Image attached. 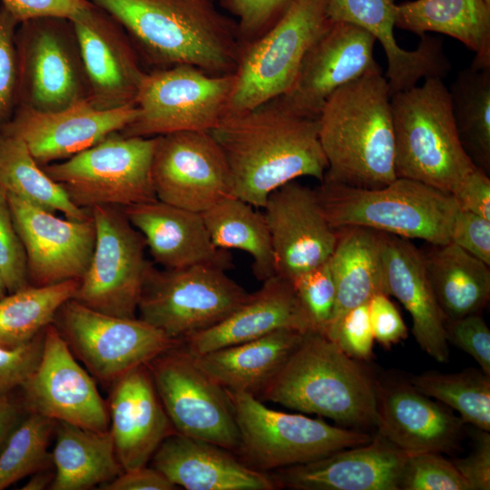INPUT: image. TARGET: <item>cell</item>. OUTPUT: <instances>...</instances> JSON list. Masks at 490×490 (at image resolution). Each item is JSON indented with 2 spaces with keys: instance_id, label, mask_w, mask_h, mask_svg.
<instances>
[{
  "instance_id": "obj_19",
  "label": "cell",
  "mask_w": 490,
  "mask_h": 490,
  "mask_svg": "<svg viewBox=\"0 0 490 490\" xmlns=\"http://www.w3.org/2000/svg\"><path fill=\"white\" fill-rule=\"evenodd\" d=\"M376 42L370 33L356 24L333 22L310 46L293 84L280 100L299 115L318 118L338 88L382 70L374 58Z\"/></svg>"
},
{
  "instance_id": "obj_31",
  "label": "cell",
  "mask_w": 490,
  "mask_h": 490,
  "mask_svg": "<svg viewBox=\"0 0 490 490\" xmlns=\"http://www.w3.org/2000/svg\"><path fill=\"white\" fill-rule=\"evenodd\" d=\"M337 230L336 246L328 260L336 288V303L327 331L345 313L368 303L376 294L389 296L379 231L358 226Z\"/></svg>"
},
{
  "instance_id": "obj_44",
  "label": "cell",
  "mask_w": 490,
  "mask_h": 490,
  "mask_svg": "<svg viewBox=\"0 0 490 490\" xmlns=\"http://www.w3.org/2000/svg\"><path fill=\"white\" fill-rule=\"evenodd\" d=\"M0 273L8 293L30 286L26 254L15 229L7 196L0 188Z\"/></svg>"
},
{
  "instance_id": "obj_11",
  "label": "cell",
  "mask_w": 490,
  "mask_h": 490,
  "mask_svg": "<svg viewBox=\"0 0 490 490\" xmlns=\"http://www.w3.org/2000/svg\"><path fill=\"white\" fill-rule=\"evenodd\" d=\"M53 323L76 359L109 388L132 369L182 344L140 318L102 313L74 299L58 309Z\"/></svg>"
},
{
  "instance_id": "obj_29",
  "label": "cell",
  "mask_w": 490,
  "mask_h": 490,
  "mask_svg": "<svg viewBox=\"0 0 490 490\" xmlns=\"http://www.w3.org/2000/svg\"><path fill=\"white\" fill-rule=\"evenodd\" d=\"M132 225L144 238L154 261L164 269L197 264L231 267L227 250L212 243L201 213L158 199L122 208Z\"/></svg>"
},
{
  "instance_id": "obj_39",
  "label": "cell",
  "mask_w": 490,
  "mask_h": 490,
  "mask_svg": "<svg viewBox=\"0 0 490 490\" xmlns=\"http://www.w3.org/2000/svg\"><path fill=\"white\" fill-rule=\"evenodd\" d=\"M410 383L422 394L456 410L464 423L490 431V376L481 369L427 372L413 377Z\"/></svg>"
},
{
  "instance_id": "obj_36",
  "label": "cell",
  "mask_w": 490,
  "mask_h": 490,
  "mask_svg": "<svg viewBox=\"0 0 490 490\" xmlns=\"http://www.w3.org/2000/svg\"><path fill=\"white\" fill-rule=\"evenodd\" d=\"M0 188L11 194L65 218L91 217L90 210L74 205L63 187L34 160L18 137L0 130Z\"/></svg>"
},
{
  "instance_id": "obj_15",
  "label": "cell",
  "mask_w": 490,
  "mask_h": 490,
  "mask_svg": "<svg viewBox=\"0 0 490 490\" xmlns=\"http://www.w3.org/2000/svg\"><path fill=\"white\" fill-rule=\"evenodd\" d=\"M19 390L25 413L90 430H109L107 403L54 323L44 328L39 363Z\"/></svg>"
},
{
  "instance_id": "obj_21",
  "label": "cell",
  "mask_w": 490,
  "mask_h": 490,
  "mask_svg": "<svg viewBox=\"0 0 490 490\" xmlns=\"http://www.w3.org/2000/svg\"><path fill=\"white\" fill-rule=\"evenodd\" d=\"M68 21L90 86L87 98L101 108L135 104L146 72L120 31V24L93 4Z\"/></svg>"
},
{
  "instance_id": "obj_9",
  "label": "cell",
  "mask_w": 490,
  "mask_h": 490,
  "mask_svg": "<svg viewBox=\"0 0 490 490\" xmlns=\"http://www.w3.org/2000/svg\"><path fill=\"white\" fill-rule=\"evenodd\" d=\"M214 264L158 270L150 265L137 311L172 339L183 341L230 316L250 296Z\"/></svg>"
},
{
  "instance_id": "obj_37",
  "label": "cell",
  "mask_w": 490,
  "mask_h": 490,
  "mask_svg": "<svg viewBox=\"0 0 490 490\" xmlns=\"http://www.w3.org/2000/svg\"><path fill=\"white\" fill-rule=\"evenodd\" d=\"M454 122L473 162L490 170V67L457 74L448 89Z\"/></svg>"
},
{
  "instance_id": "obj_59",
  "label": "cell",
  "mask_w": 490,
  "mask_h": 490,
  "mask_svg": "<svg viewBox=\"0 0 490 490\" xmlns=\"http://www.w3.org/2000/svg\"><path fill=\"white\" fill-rule=\"evenodd\" d=\"M486 4L490 5V0H485Z\"/></svg>"
},
{
  "instance_id": "obj_57",
  "label": "cell",
  "mask_w": 490,
  "mask_h": 490,
  "mask_svg": "<svg viewBox=\"0 0 490 490\" xmlns=\"http://www.w3.org/2000/svg\"><path fill=\"white\" fill-rule=\"evenodd\" d=\"M54 472L44 469L31 475L30 479L21 487L22 490H44L50 488L54 480Z\"/></svg>"
},
{
  "instance_id": "obj_12",
  "label": "cell",
  "mask_w": 490,
  "mask_h": 490,
  "mask_svg": "<svg viewBox=\"0 0 490 490\" xmlns=\"http://www.w3.org/2000/svg\"><path fill=\"white\" fill-rule=\"evenodd\" d=\"M235 75H212L180 64L145 73L135 100L138 115L121 132L157 137L178 132H211L226 114Z\"/></svg>"
},
{
  "instance_id": "obj_26",
  "label": "cell",
  "mask_w": 490,
  "mask_h": 490,
  "mask_svg": "<svg viewBox=\"0 0 490 490\" xmlns=\"http://www.w3.org/2000/svg\"><path fill=\"white\" fill-rule=\"evenodd\" d=\"M233 452L182 436H168L158 446L152 466L173 485L187 490H274L272 475L257 470Z\"/></svg>"
},
{
  "instance_id": "obj_53",
  "label": "cell",
  "mask_w": 490,
  "mask_h": 490,
  "mask_svg": "<svg viewBox=\"0 0 490 490\" xmlns=\"http://www.w3.org/2000/svg\"><path fill=\"white\" fill-rule=\"evenodd\" d=\"M477 429V428H476ZM473 451L452 462L467 483L470 490L490 489V435L477 429Z\"/></svg>"
},
{
  "instance_id": "obj_43",
  "label": "cell",
  "mask_w": 490,
  "mask_h": 490,
  "mask_svg": "<svg viewBox=\"0 0 490 490\" xmlns=\"http://www.w3.org/2000/svg\"><path fill=\"white\" fill-rule=\"evenodd\" d=\"M17 20L0 5V130L11 119L19 97Z\"/></svg>"
},
{
  "instance_id": "obj_1",
  "label": "cell",
  "mask_w": 490,
  "mask_h": 490,
  "mask_svg": "<svg viewBox=\"0 0 490 490\" xmlns=\"http://www.w3.org/2000/svg\"><path fill=\"white\" fill-rule=\"evenodd\" d=\"M210 132L227 161L232 194L255 208L297 178L322 181L328 169L318 118L296 113L279 97L225 114Z\"/></svg>"
},
{
  "instance_id": "obj_2",
  "label": "cell",
  "mask_w": 490,
  "mask_h": 490,
  "mask_svg": "<svg viewBox=\"0 0 490 490\" xmlns=\"http://www.w3.org/2000/svg\"><path fill=\"white\" fill-rule=\"evenodd\" d=\"M114 18L150 63L235 73L241 42L237 23L214 0H88Z\"/></svg>"
},
{
  "instance_id": "obj_54",
  "label": "cell",
  "mask_w": 490,
  "mask_h": 490,
  "mask_svg": "<svg viewBox=\"0 0 490 490\" xmlns=\"http://www.w3.org/2000/svg\"><path fill=\"white\" fill-rule=\"evenodd\" d=\"M486 173L476 167L453 196L460 210L490 220V180Z\"/></svg>"
},
{
  "instance_id": "obj_4",
  "label": "cell",
  "mask_w": 490,
  "mask_h": 490,
  "mask_svg": "<svg viewBox=\"0 0 490 490\" xmlns=\"http://www.w3.org/2000/svg\"><path fill=\"white\" fill-rule=\"evenodd\" d=\"M352 428L377 427L376 378L327 336L313 330L258 396Z\"/></svg>"
},
{
  "instance_id": "obj_6",
  "label": "cell",
  "mask_w": 490,
  "mask_h": 490,
  "mask_svg": "<svg viewBox=\"0 0 490 490\" xmlns=\"http://www.w3.org/2000/svg\"><path fill=\"white\" fill-rule=\"evenodd\" d=\"M315 192L335 229L364 227L434 246L450 242L459 210L452 194L407 178L370 189L322 181Z\"/></svg>"
},
{
  "instance_id": "obj_16",
  "label": "cell",
  "mask_w": 490,
  "mask_h": 490,
  "mask_svg": "<svg viewBox=\"0 0 490 490\" xmlns=\"http://www.w3.org/2000/svg\"><path fill=\"white\" fill-rule=\"evenodd\" d=\"M152 179L159 201L200 213L233 195L227 161L210 132L157 136Z\"/></svg>"
},
{
  "instance_id": "obj_10",
  "label": "cell",
  "mask_w": 490,
  "mask_h": 490,
  "mask_svg": "<svg viewBox=\"0 0 490 490\" xmlns=\"http://www.w3.org/2000/svg\"><path fill=\"white\" fill-rule=\"evenodd\" d=\"M156 137L113 132L61 162L42 166L83 210L131 205L156 200L152 162Z\"/></svg>"
},
{
  "instance_id": "obj_55",
  "label": "cell",
  "mask_w": 490,
  "mask_h": 490,
  "mask_svg": "<svg viewBox=\"0 0 490 490\" xmlns=\"http://www.w3.org/2000/svg\"><path fill=\"white\" fill-rule=\"evenodd\" d=\"M176 488V485L162 473L148 466L122 471L112 481L99 487L103 490H172Z\"/></svg>"
},
{
  "instance_id": "obj_32",
  "label": "cell",
  "mask_w": 490,
  "mask_h": 490,
  "mask_svg": "<svg viewBox=\"0 0 490 490\" xmlns=\"http://www.w3.org/2000/svg\"><path fill=\"white\" fill-rule=\"evenodd\" d=\"M396 26L419 36L436 32L475 53L470 66L490 67V5L485 0H414L397 5Z\"/></svg>"
},
{
  "instance_id": "obj_13",
  "label": "cell",
  "mask_w": 490,
  "mask_h": 490,
  "mask_svg": "<svg viewBox=\"0 0 490 490\" xmlns=\"http://www.w3.org/2000/svg\"><path fill=\"white\" fill-rule=\"evenodd\" d=\"M93 252L74 297L96 311L135 318L140 295L151 265L144 238L117 206H94Z\"/></svg>"
},
{
  "instance_id": "obj_28",
  "label": "cell",
  "mask_w": 490,
  "mask_h": 490,
  "mask_svg": "<svg viewBox=\"0 0 490 490\" xmlns=\"http://www.w3.org/2000/svg\"><path fill=\"white\" fill-rule=\"evenodd\" d=\"M379 234L388 295L397 298L409 312L412 333L419 347L436 361L446 362V319L434 294L423 253L407 239Z\"/></svg>"
},
{
  "instance_id": "obj_17",
  "label": "cell",
  "mask_w": 490,
  "mask_h": 490,
  "mask_svg": "<svg viewBox=\"0 0 490 490\" xmlns=\"http://www.w3.org/2000/svg\"><path fill=\"white\" fill-rule=\"evenodd\" d=\"M6 196L26 254L30 285L79 280L88 268L95 243L92 215L83 220L62 219L21 198Z\"/></svg>"
},
{
  "instance_id": "obj_56",
  "label": "cell",
  "mask_w": 490,
  "mask_h": 490,
  "mask_svg": "<svg viewBox=\"0 0 490 490\" xmlns=\"http://www.w3.org/2000/svg\"><path fill=\"white\" fill-rule=\"evenodd\" d=\"M25 413L19 397L12 394L0 397V450Z\"/></svg>"
},
{
  "instance_id": "obj_5",
  "label": "cell",
  "mask_w": 490,
  "mask_h": 490,
  "mask_svg": "<svg viewBox=\"0 0 490 490\" xmlns=\"http://www.w3.org/2000/svg\"><path fill=\"white\" fill-rule=\"evenodd\" d=\"M397 178L455 195L477 167L459 138L448 88L439 77L390 96Z\"/></svg>"
},
{
  "instance_id": "obj_48",
  "label": "cell",
  "mask_w": 490,
  "mask_h": 490,
  "mask_svg": "<svg viewBox=\"0 0 490 490\" xmlns=\"http://www.w3.org/2000/svg\"><path fill=\"white\" fill-rule=\"evenodd\" d=\"M447 341L469 354L490 376V330L479 313L446 321Z\"/></svg>"
},
{
  "instance_id": "obj_3",
  "label": "cell",
  "mask_w": 490,
  "mask_h": 490,
  "mask_svg": "<svg viewBox=\"0 0 490 490\" xmlns=\"http://www.w3.org/2000/svg\"><path fill=\"white\" fill-rule=\"evenodd\" d=\"M318 126L328 162L322 181L370 189L397 179L390 92L382 70L335 91Z\"/></svg>"
},
{
  "instance_id": "obj_22",
  "label": "cell",
  "mask_w": 490,
  "mask_h": 490,
  "mask_svg": "<svg viewBox=\"0 0 490 490\" xmlns=\"http://www.w3.org/2000/svg\"><path fill=\"white\" fill-rule=\"evenodd\" d=\"M409 455L377 432L371 441L276 470L279 486L295 490H399Z\"/></svg>"
},
{
  "instance_id": "obj_50",
  "label": "cell",
  "mask_w": 490,
  "mask_h": 490,
  "mask_svg": "<svg viewBox=\"0 0 490 490\" xmlns=\"http://www.w3.org/2000/svg\"><path fill=\"white\" fill-rule=\"evenodd\" d=\"M450 242L490 266V220L459 209L452 225Z\"/></svg>"
},
{
  "instance_id": "obj_33",
  "label": "cell",
  "mask_w": 490,
  "mask_h": 490,
  "mask_svg": "<svg viewBox=\"0 0 490 490\" xmlns=\"http://www.w3.org/2000/svg\"><path fill=\"white\" fill-rule=\"evenodd\" d=\"M52 460L54 477L49 489L86 490L101 486L122 471L111 434L57 422Z\"/></svg>"
},
{
  "instance_id": "obj_35",
  "label": "cell",
  "mask_w": 490,
  "mask_h": 490,
  "mask_svg": "<svg viewBox=\"0 0 490 490\" xmlns=\"http://www.w3.org/2000/svg\"><path fill=\"white\" fill-rule=\"evenodd\" d=\"M241 199L229 195L201 212L214 246L240 250L253 260L252 269L259 280L275 274L269 228L263 214Z\"/></svg>"
},
{
  "instance_id": "obj_42",
  "label": "cell",
  "mask_w": 490,
  "mask_h": 490,
  "mask_svg": "<svg viewBox=\"0 0 490 490\" xmlns=\"http://www.w3.org/2000/svg\"><path fill=\"white\" fill-rule=\"evenodd\" d=\"M470 490L453 462L440 453L409 455L399 490Z\"/></svg>"
},
{
  "instance_id": "obj_46",
  "label": "cell",
  "mask_w": 490,
  "mask_h": 490,
  "mask_svg": "<svg viewBox=\"0 0 490 490\" xmlns=\"http://www.w3.org/2000/svg\"><path fill=\"white\" fill-rule=\"evenodd\" d=\"M329 339L348 357L369 360L372 357L374 336L368 315V302L345 313L326 332Z\"/></svg>"
},
{
  "instance_id": "obj_23",
  "label": "cell",
  "mask_w": 490,
  "mask_h": 490,
  "mask_svg": "<svg viewBox=\"0 0 490 490\" xmlns=\"http://www.w3.org/2000/svg\"><path fill=\"white\" fill-rule=\"evenodd\" d=\"M377 432L407 453H451L459 446L464 422L429 399L410 382L376 379Z\"/></svg>"
},
{
  "instance_id": "obj_30",
  "label": "cell",
  "mask_w": 490,
  "mask_h": 490,
  "mask_svg": "<svg viewBox=\"0 0 490 490\" xmlns=\"http://www.w3.org/2000/svg\"><path fill=\"white\" fill-rule=\"evenodd\" d=\"M304 334L281 329L192 358L195 364L223 388L258 397L301 342Z\"/></svg>"
},
{
  "instance_id": "obj_47",
  "label": "cell",
  "mask_w": 490,
  "mask_h": 490,
  "mask_svg": "<svg viewBox=\"0 0 490 490\" xmlns=\"http://www.w3.org/2000/svg\"><path fill=\"white\" fill-rule=\"evenodd\" d=\"M395 0H328V15L332 22L356 24L368 32L389 27L396 19Z\"/></svg>"
},
{
  "instance_id": "obj_58",
  "label": "cell",
  "mask_w": 490,
  "mask_h": 490,
  "mask_svg": "<svg viewBox=\"0 0 490 490\" xmlns=\"http://www.w3.org/2000/svg\"><path fill=\"white\" fill-rule=\"evenodd\" d=\"M8 294V290L5 282L0 273V300Z\"/></svg>"
},
{
  "instance_id": "obj_20",
  "label": "cell",
  "mask_w": 490,
  "mask_h": 490,
  "mask_svg": "<svg viewBox=\"0 0 490 490\" xmlns=\"http://www.w3.org/2000/svg\"><path fill=\"white\" fill-rule=\"evenodd\" d=\"M262 209L276 275L290 281L329 260L338 230L326 219L315 190L291 181L272 191Z\"/></svg>"
},
{
  "instance_id": "obj_7",
  "label": "cell",
  "mask_w": 490,
  "mask_h": 490,
  "mask_svg": "<svg viewBox=\"0 0 490 490\" xmlns=\"http://www.w3.org/2000/svg\"><path fill=\"white\" fill-rule=\"evenodd\" d=\"M226 391L240 434L237 453L245 464L262 472L312 462L372 439L360 430L271 409L250 393Z\"/></svg>"
},
{
  "instance_id": "obj_52",
  "label": "cell",
  "mask_w": 490,
  "mask_h": 490,
  "mask_svg": "<svg viewBox=\"0 0 490 490\" xmlns=\"http://www.w3.org/2000/svg\"><path fill=\"white\" fill-rule=\"evenodd\" d=\"M0 3L19 24L39 18L69 20L92 4L88 0H0Z\"/></svg>"
},
{
  "instance_id": "obj_27",
  "label": "cell",
  "mask_w": 490,
  "mask_h": 490,
  "mask_svg": "<svg viewBox=\"0 0 490 490\" xmlns=\"http://www.w3.org/2000/svg\"><path fill=\"white\" fill-rule=\"evenodd\" d=\"M217 325L182 341L191 356L256 339L281 329L312 330L291 282L274 274Z\"/></svg>"
},
{
  "instance_id": "obj_49",
  "label": "cell",
  "mask_w": 490,
  "mask_h": 490,
  "mask_svg": "<svg viewBox=\"0 0 490 490\" xmlns=\"http://www.w3.org/2000/svg\"><path fill=\"white\" fill-rule=\"evenodd\" d=\"M43 342L44 331L18 348L0 347V397L19 389L31 376L39 363Z\"/></svg>"
},
{
  "instance_id": "obj_51",
  "label": "cell",
  "mask_w": 490,
  "mask_h": 490,
  "mask_svg": "<svg viewBox=\"0 0 490 490\" xmlns=\"http://www.w3.org/2000/svg\"><path fill=\"white\" fill-rule=\"evenodd\" d=\"M368 315L374 339L384 348H389L407 338V328L387 295L378 293L370 299Z\"/></svg>"
},
{
  "instance_id": "obj_34",
  "label": "cell",
  "mask_w": 490,
  "mask_h": 490,
  "mask_svg": "<svg viewBox=\"0 0 490 490\" xmlns=\"http://www.w3.org/2000/svg\"><path fill=\"white\" fill-rule=\"evenodd\" d=\"M436 301L446 320L479 313L490 297L489 266L453 242L423 254Z\"/></svg>"
},
{
  "instance_id": "obj_38",
  "label": "cell",
  "mask_w": 490,
  "mask_h": 490,
  "mask_svg": "<svg viewBox=\"0 0 490 490\" xmlns=\"http://www.w3.org/2000/svg\"><path fill=\"white\" fill-rule=\"evenodd\" d=\"M78 280L28 286L0 300V347L15 348L33 340L51 323L58 309L74 299Z\"/></svg>"
},
{
  "instance_id": "obj_41",
  "label": "cell",
  "mask_w": 490,
  "mask_h": 490,
  "mask_svg": "<svg viewBox=\"0 0 490 490\" xmlns=\"http://www.w3.org/2000/svg\"><path fill=\"white\" fill-rule=\"evenodd\" d=\"M313 331L325 335L336 303L328 260L290 280Z\"/></svg>"
},
{
  "instance_id": "obj_18",
  "label": "cell",
  "mask_w": 490,
  "mask_h": 490,
  "mask_svg": "<svg viewBox=\"0 0 490 490\" xmlns=\"http://www.w3.org/2000/svg\"><path fill=\"white\" fill-rule=\"evenodd\" d=\"M138 115L135 104L101 108L87 97L51 112L22 105L1 130L20 138L44 166L66 160L123 130Z\"/></svg>"
},
{
  "instance_id": "obj_14",
  "label": "cell",
  "mask_w": 490,
  "mask_h": 490,
  "mask_svg": "<svg viewBox=\"0 0 490 490\" xmlns=\"http://www.w3.org/2000/svg\"><path fill=\"white\" fill-rule=\"evenodd\" d=\"M147 367L175 432L237 453L240 434L228 393L195 364L182 344Z\"/></svg>"
},
{
  "instance_id": "obj_8",
  "label": "cell",
  "mask_w": 490,
  "mask_h": 490,
  "mask_svg": "<svg viewBox=\"0 0 490 490\" xmlns=\"http://www.w3.org/2000/svg\"><path fill=\"white\" fill-rule=\"evenodd\" d=\"M328 0H292L261 35L242 44L226 114L250 110L285 94L305 54L333 23Z\"/></svg>"
},
{
  "instance_id": "obj_24",
  "label": "cell",
  "mask_w": 490,
  "mask_h": 490,
  "mask_svg": "<svg viewBox=\"0 0 490 490\" xmlns=\"http://www.w3.org/2000/svg\"><path fill=\"white\" fill-rule=\"evenodd\" d=\"M109 432L123 471L147 466L161 443L175 432L147 365L110 387Z\"/></svg>"
},
{
  "instance_id": "obj_45",
  "label": "cell",
  "mask_w": 490,
  "mask_h": 490,
  "mask_svg": "<svg viewBox=\"0 0 490 490\" xmlns=\"http://www.w3.org/2000/svg\"><path fill=\"white\" fill-rule=\"evenodd\" d=\"M237 18L242 44L267 31L287 10L292 0H214Z\"/></svg>"
},
{
  "instance_id": "obj_40",
  "label": "cell",
  "mask_w": 490,
  "mask_h": 490,
  "mask_svg": "<svg viewBox=\"0 0 490 490\" xmlns=\"http://www.w3.org/2000/svg\"><path fill=\"white\" fill-rule=\"evenodd\" d=\"M57 422L36 413H25L0 450V490L22 478L48 469V447Z\"/></svg>"
},
{
  "instance_id": "obj_25",
  "label": "cell",
  "mask_w": 490,
  "mask_h": 490,
  "mask_svg": "<svg viewBox=\"0 0 490 490\" xmlns=\"http://www.w3.org/2000/svg\"><path fill=\"white\" fill-rule=\"evenodd\" d=\"M57 19L21 23L23 41L20 49L16 46L19 96L25 97L24 105L39 111H57L84 98L75 64L54 26Z\"/></svg>"
}]
</instances>
